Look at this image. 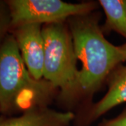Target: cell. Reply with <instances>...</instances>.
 <instances>
[{"label": "cell", "instance_id": "5", "mask_svg": "<svg viewBox=\"0 0 126 126\" xmlns=\"http://www.w3.org/2000/svg\"><path fill=\"white\" fill-rule=\"evenodd\" d=\"M41 25L27 24L11 29L9 32L16 39L28 71L36 80H41L44 74L45 48Z\"/></svg>", "mask_w": 126, "mask_h": 126}, {"label": "cell", "instance_id": "8", "mask_svg": "<svg viewBox=\"0 0 126 126\" xmlns=\"http://www.w3.org/2000/svg\"><path fill=\"white\" fill-rule=\"evenodd\" d=\"M106 16L104 29L115 31L126 39V0H100Z\"/></svg>", "mask_w": 126, "mask_h": 126}, {"label": "cell", "instance_id": "6", "mask_svg": "<svg viewBox=\"0 0 126 126\" xmlns=\"http://www.w3.org/2000/svg\"><path fill=\"white\" fill-rule=\"evenodd\" d=\"M74 118L72 112H59L43 106L29 109L18 117L1 118L0 126H69Z\"/></svg>", "mask_w": 126, "mask_h": 126}, {"label": "cell", "instance_id": "2", "mask_svg": "<svg viewBox=\"0 0 126 126\" xmlns=\"http://www.w3.org/2000/svg\"><path fill=\"white\" fill-rule=\"evenodd\" d=\"M55 88L36 80L25 66L14 36L9 33L0 46V112L3 114L44 106Z\"/></svg>", "mask_w": 126, "mask_h": 126}, {"label": "cell", "instance_id": "3", "mask_svg": "<svg viewBox=\"0 0 126 126\" xmlns=\"http://www.w3.org/2000/svg\"><path fill=\"white\" fill-rule=\"evenodd\" d=\"M42 34L45 48L43 77L55 88H60L64 97H72L81 88L72 34L63 23H53L42 27Z\"/></svg>", "mask_w": 126, "mask_h": 126}, {"label": "cell", "instance_id": "11", "mask_svg": "<svg viewBox=\"0 0 126 126\" xmlns=\"http://www.w3.org/2000/svg\"><path fill=\"white\" fill-rule=\"evenodd\" d=\"M121 46H122V48H123V49L125 50H126V44H125L122 45Z\"/></svg>", "mask_w": 126, "mask_h": 126}, {"label": "cell", "instance_id": "12", "mask_svg": "<svg viewBox=\"0 0 126 126\" xmlns=\"http://www.w3.org/2000/svg\"><path fill=\"white\" fill-rule=\"evenodd\" d=\"M0 113H1V112H0Z\"/></svg>", "mask_w": 126, "mask_h": 126}, {"label": "cell", "instance_id": "4", "mask_svg": "<svg viewBox=\"0 0 126 126\" xmlns=\"http://www.w3.org/2000/svg\"><path fill=\"white\" fill-rule=\"evenodd\" d=\"M11 30L27 24L63 23L67 18L86 16L94 3L71 4L60 0H9Z\"/></svg>", "mask_w": 126, "mask_h": 126}, {"label": "cell", "instance_id": "10", "mask_svg": "<svg viewBox=\"0 0 126 126\" xmlns=\"http://www.w3.org/2000/svg\"><path fill=\"white\" fill-rule=\"evenodd\" d=\"M100 126H126V109L118 117L104 121Z\"/></svg>", "mask_w": 126, "mask_h": 126}, {"label": "cell", "instance_id": "7", "mask_svg": "<svg viewBox=\"0 0 126 126\" xmlns=\"http://www.w3.org/2000/svg\"><path fill=\"white\" fill-rule=\"evenodd\" d=\"M109 90L90 113L93 119L97 118L118 104L126 102V65H119L110 74Z\"/></svg>", "mask_w": 126, "mask_h": 126}, {"label": "cell", "instance_id": "1", "mask_svg": "<svg viewBox=\"0 0 126 126\" xmlns=\"http://www.w3.org/2000/svg\"><path fill=\"white\" fill-rule=\"evenodd\" d=\"M70 30L77 59L82 63L79 72L81 90L90 93L126 62V51L109 42L97 21L87 15L72 17Z\"/></svg>", "mask_w": 126, "mask_h": 126}, {"label": "cell", "instance_id": "9", "mask_svg": "<svg viewBox=\"0 0 126 126\" xmlns=\"http://www.w3.org/2000/svg\"><path fill=\"white\" fill-rule=\"evenodd\" d=\"M11 14L6 1L0 0V46L11 30Z\"/></svg>", "mask_w": 126, "mask_h": 126}]
</instances>
